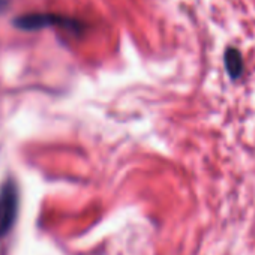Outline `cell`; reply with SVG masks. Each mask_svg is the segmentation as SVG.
Listing matches in <instances>:
<instances>
[{"instance_id": "obj_1", "label": "cell", "mask_w": 255, "mask_h": 255, "mask_svg": "<svg viewBox=\"0 0 255 255\" xmlns=\"http://www.w3.org/2000/svg\"><path fill=\"white\" fill-rule=\"evenodd\" d=\"M18 192L14 183H6L0 191V236H5L17 216Z\"/></svg>"}, {"instance_id": "obj_2", "label": "cell", "mask_w": 255, "mask_h": 255, "mask_svg": "<svg viewBox=\"0 0 255 255\" xmlns=\"http://www.w3.org/2000/svg\"><path fill=\"white\" fill-rule=\"evenodd\" d=\"M63 26L69 29H75L77 23L74 20L60 17V15H53V14H30V15H23L15 20V26L20 29H27V30H35L41 29L45 26Z\"/></svg>"}, {"instance_id": "obj_3", "label": "cell", "mask_w": 255, "mask_h": 255, "mask_svg": "<svg viewBox=\"0 0 255 255\" xmlns=\"http://www.w3.org/2000/svg\"><path fill=\"white\" fill-rule=\"evenodd\" d=\"M225 65H227L230 75L233 78H237L243 71V60H242L240 53L234 48H230L225 54Z\"/></svg>"}]
</instances>
